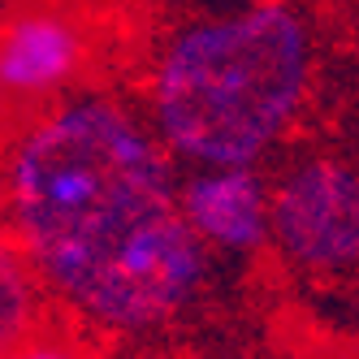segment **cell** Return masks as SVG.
<instances>
[{"instance_id": "6da1fadb", "label": "cell", "mask_w": 359, "mask_h": 359, "mask_svg": "<svg viewBox=\"0 0 359 359\" xmlns=\"http://www.w3.org/2000/svg\"><path fill=\"white\" fill-rule=\"evenodd\" d=\"M0 225L43 299L109 338L177 325L208 286V251L177 208V161L109 91H74L13 121Z\"/></svg>"}, {"instance_id": "7a4b0ae2", "label": "cell", "mask_w": 359, "mask_h": 359, "mask_svg": "<svg viewBox=\"0 0 359 359\" xmlns=\"http://www.w3.org/2000/svg\"><path fill=\"white\" fill-rule=\"evenodd\" d=\"M316 83V35L290 0L182 22L147 65V126L191 169L260 165L294 130Z\"/></svg>"}, {"instance_id": "3957f363", "label": "cell", "mask_w": 359, "mask_h": 359, "mask_svg": "<svg viewBox=\"0 0 359 359\" xmlns=\"http://www.w3.org/2000/svg\"><path fill=\"white\" fill-rule=\"evenodd\" d=\"M269 247L303 277L359 273V165L312 151L269 182Z\"/></svg>"}, {"instance_id": "277c9868", "label": "cell", "mask_w": 359, "mask_h": 359, "mask_svg": "<svg viewBox=\"0 0 359 359\" xmlns=\"http://www.w3.org/2000/svg\"><path fill=\"white\" fill-rule=\"evenodd\" d=\"M100 31L79 0H18L0 18V109L39 113L83 91Z\"/></svg>"}, {"instance_id": "5b68a950", "label": "cell", "mask_w": 359, "mask_h": 359, "mask_svg": "<svg viewBox=\"0 0 359 359\" xmlns=\"http://www.w3.org/2000/svg\"><path fill=\"white\" fill-rule=\"evenodd\" d=\"M177 208L208 255H255L269 247V177L260 165L191 169L177 177Z\"/></svg>"}, {"instance_id": "8992f818", "label": "cell", "mask_w": 359, "mask_h": 359, "mask_svg": "<svg viewBox=\"0 0 359 359\" xmlns=\"http://www.w3.org/2000/svg\"><path fill=\"white\" fill-rule=\"evenodd\" d=\"M43 290L18 251L9 229L0 225V355H9L35 325H43Z\"/></svg>"}, {"instance_id": "52a82bcc", "label": "cell", "mask_w": 359, "mask_h": 359, "mask_svg": "<svg viewBox=\"0 0 359 359\" xmlns=\"http://www.w3.org/2000/svg\"><path fill=\"white\" fill-rule=\"evenodd\" d=\"M0 359H95L91 346H83L65 325H35L9 355Z\"/></svg>"}]
</instances>
